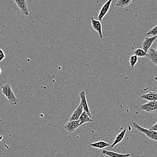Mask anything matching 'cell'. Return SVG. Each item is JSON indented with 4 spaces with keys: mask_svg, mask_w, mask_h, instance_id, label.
Wrapping results in <instances>:
<instances>
[{
    "mask_svg": "<svg viewBox=\"0 0 157 157\" xmlns=\"http://www.w3.org/2000/svg\"><path fill=\"white\" fill-rule=\"evenodd\" d=\"M2 93L6 97L9 103L11 105H17L19 100L15 95L10 83H6L1 86Z\"/></svg>",
    "mask_w": 157,
    "mask_h": 157,
    "instance_id": "cell-1",
    "label": "cell"
},
{
    "mask_svg": "<svg viewBox=\"0 0 157 157\" xmlns=\"http://www.w3.org/2000/svg\"><path fill=\"white\" fill-rule=\"evenodd\" d=\"M132 124L134 127L138 131L144 134L148 138H150L151 140L157 141V132L143 128L135 122H133Z\"/></svg>",
    "mask_w": 157,
    "mask_h": 157,
    "instance_id": "cell-2",
    "label": "cell"
},
{
    "mask_svg": "<svg viewBox=\"0 0 157 157\" xmlns=\"http://www.w3.org/2000/svg\"><path fill=\"white\" fill-rule=\"evenodd\" d=\"M140 109L146 112L157 113V101H149L140 105Z\"/></svg>",
    "mask_w": 157,
    "mask_h": 157,
    "instance_id": "cell-3",
    "label": "cell"
},
{
    "mask_svg": "<svg viewBox=\"0 0 157 157\" xmlns=\"http://www.w3.org/2000/svg\"><path fill=\"white\" fill-rule=\"evenodd\" d=\"M79 95H80V98H81V102L80 104L82 105L83 107V110L90 116L92 117L91 114L90 110L89 108V105L87 103L86 96V92L85 91H81L79 93Z\"/></svg>",
    "mask_w": 157,
    "mask_h": 157,
    "instance_id": "cell-4",
    "label": "cell"
},
{
    "mask_svg": "<svg viewBox=\"0 0 157 157\" xmlns=\"http://www.w3.org/2000/svg\"><path fill=\"white\" fill-rule=\"evenodd\" d=\"M79 124H80V122L79 120L69 121L65 125L64 128L68 132L72 133L75 131L76 129L80 126Z\"/></svg>",
    "mask_w": 157,
    "mask_h": 157,
    "instance_id": "cell-5",
    "label": "cell"
},
{
    "mask_svg": "<svg viewBox=\"0 0 157 157\" xmlns=\"http://www.w3.org/2000/svg\"><path fill=\"white\" fill-rule=\"evenodd\" d=\"M113 1V0H108L102 6L98 16V19L99 21H102L104 16H106V14L109 10Z\"/></svg>",
    "mask_w": 157,
    "mask_h": 157,
    "instance_id": "cell-6",
    "label": "cell"
},
{
    "mask_svg": "<svg viewBox=\"0 0 157 157\" xmlns=\"http://www.w3.org/2000/svg\"><path fill=\"white\" fill-rule=\"evenodd\" d=\"M17 6L21 10V12L25 16L29 15V11L28 8L26 0H14Z\"/></svg>",
    "mask_w": 157,
    "mask_h": 157,
    "instance_id": "cell-7",
    "label": "cell"
},
{
    "mask_svg": "<svg viewBox=\"0 0 157 157\" xmlns=\"http://www.w3.org/2000/svg\"><path fill=\"white\" fill-rule=\"evenodd\" d=\"M157 38V36H151V37L147 36V37H146L142 43L143 49L146 52H148L149 48L151 47Z\"/></svg>",
    "mask_w": 157,
    "mask_h": 157,
    "instance_id": "cell-8",
    "label": "cell"
},
{
    "mask_svg": "<svg viewBox=\"0 0 157 157\" xmlns=\"http://www.w3.org/2000/svg\"><path fill=\"white\" fill-rule=\"evenodd\" d=\"M91 24L93 28L99 34L100 38H102V24L99 20H97L94 19L93 17H91Z\"/></svg>",
    "mask_w": 157,
    "mask_h": 157,
    "instance_id": "cell-9",
    "label": "cell"
},
{
    "mask_svg": "<svg viewBox=\"0 0 157 157\" xmlns=\"http://www.w3.org/2000/svg\"><path fill=\"white\" fill-rule=\"evenodd\" d=\"M83 111L84 110H83V107L80 103L77 108L73 113L72 114L69 119V121L78 120V118L80 117V115H81Z\"/></svg>",
    "mask_w": 157,
    "mask_h": 157,
    "instance_id": "cell-10",
    "label": "cell"
},
{
    "mask_svg": "<svg viewBox=\"0 0 157 157\" xmlns=\"http://www.w3.org/2000/svg\"><path fill=\"white\" fill-rule=\"evenodd\" d=\"M141 98L149 101H157V92L151 91L147 94H143Z\"/></svg>",
    "mask_w": 157,
    "mask_h": 157,
    "instance_id": "cell-11",
    "label": "cell"
},
{
    "mask_svg": "<svg viewBox=\"0 0 157 157\" xmlns=\"http://www.w3.org/2000/svg\"><path fill=\"white\" fill-rule=\"evenodd\" d=\"M80 124L79 126H81L83 124L85 123H88V122H94L93 119L92 118V117H90L89 115L85 111H83L80 117L78 118Z\"/></svg>",
    "mask_w": 157,
    "mask_h": 157,
    "instance_id": "cell-12",
    "label": "cell"
},
{
    "mask_svg": "<svg viewBox=\"0 0 157 157\" xmlns=\"http://www.w3.org/2000/svg\"><path fill=\"white\" fill-rule=\"evenodd\" d=\"M126 130L125 129V130L121 131L120 133L118 134L117 135L114 141L113 144L111 146V148H113L115 145H116L118 143H120L123 140V138H124V137H125V134H126Z\"/></svg>",
    "mask_w": 157,
    "mask_h": 157,
    "instance_id": "cell-13",
    "label": "cell"
},
{
    "mask_svg": "<svg viewBox=\"0 0 157 157\" xmlns=\"http://www.w3.org/2000/svg\"><path fill=\"white\" fill-rule=\"evenodd\" d=\"M147 57L154 64L157 66V52L154 48H151L149 50Z\"/></svg>",
    "mask_w": 157,
    "mask_h": 157,
    "instance_id": "cell-14",
    "label": "cell"
},
{
    "mask_svg": "<svg viewBox=\"0 0 157 157\" xmlns=\"http://www.w3.org/2000/svg\"><path fill=\"white\" fill-rule=\"evenodd\" d=\"M102 153L103 155L109 156L110 157H128L131 155L130 154L123 155V154H118V153H115V152L107 151V150H103Z\"/></svg>",
    "mask_w": 157,
    "mask_h": 157,
    "instance_id": "cell-15",
    "label": "cell"
},
{
    "mask_svg": "<svg viewBox=\"0 0 157 157\" xmlns=\"http://www.w3.org/2000/svg\"><path fill=\"white\" fill-rule=\"evenodd\" d=\"M90 146L92 147H94L95 148H97V149H102L105 147L110 146V145L108 143L103 141H100L94 143L90 144Z\"/></svg>",
    "mask_w": 157,
    "mask_h": 157,
    "instance_id": "cell-16",
    "label": "cell"
},
{
    "mask_svg": "<svg viewBox=\"0 0 157 157\" xmlns=\"http://www.w3.org/2000/svg\"><path fill=\"white\" fill-rule=\"evenodd\" d=\"M132 1L133 0H117L116 6L120 8H124L129 6Z\"/></svg>",
    "mask_w": 157,
    "mask_h": 157,
    "instance_id": "cell-17",
    "label": "cell"
},
{
    "mask_svg": "<svg viewBox=\"0 0 157 157\" xmlns=\"http://www.w3.org/2000/svg\"><path fill=\"white\" fill-rule=\"evenodd\" d=\"M134 54L135 55L138 57H144L147 56L148 53L146 52L144 50L141 48H138L136 49L134 51Z\"/></svg>",
    "mask_w": 157,
    "mask_h": 157,
    "instance_id": "cell-18",
    "label": "cell"
},
{
    "mask_svg": "<svg viewBox=\"0 0 157 157\" xmlns=\"http://www.w3.org/2000/svg\"><path fill=\"white\" fill-rule=\"evenodd\" d=\"M138 62V57L134 55L131 56L130 58V64L132 68H134L135 65Z\"/></svg>",
    "mask_w": 157,
    "mask_h": 157,
    "instance_id": "cell-19",
    "label": "cell"
},
{
    "mask_svg": "<svg viewBox=\"0 0 157 157\" xmlns=\"http://www.w3.org/2000/svg\"><path fill=\"white\" fill-rule=\"evenodd\" d=\"M147 35L148 36H157V25L149 30L148 32H147Z\"/></svg>",
    "mask_w": 157,
    "mask_h": 157,
    "instance_id": "cell-20",
    "label": "cell"
},
{
    "mask_svg": "<svg viewBox=\"0 0 157 157\" xmlns=\"http://www.w3.org/2000/svg\"><path fill=\"white\" fill-rule=\"evenodd\" d=\"M149 130H151L155 131L157 132V122L154 126L149 128Z\"/></svg>",
    "mask_w": 157,
    "mask_h": 157,
    "instance_id": "cell-21",
    "label": "cell"
},
{
    "mask_svg": "<svg viewBox=\"0 0 157 157\" xmlns=\"http://www.w3.org/2000/svg\"><path fill=\"white\" fill-rule=\"evenodd\" d=\"M5 57L6 56L5 53L0 56V61H2L3 60H4V59L5 58Z\"/></svg>",
    "mask_w": 157,
    "mask_h": 157,
    "instance_id": "cell-22",
    "label": "cell"
},
{
    "mask_svg": "<svg viewBox=\"0 0 157 157\" xmlns=\"http://www.w3.org/2000/svg\"><path fill=\"white\" fill-rule=\"evenodd\" d=\"M3 54H4V52L3 51L2 49H0V56Z\"/></svg>",
    "mask_w": 157,
    "mask_h": 157,
    "instance_id": "cell-23",
    "label": "cell"
},
{
    "mask_svg": "<svg viewBox=\"0 0 157 157\" xmlns=\"http://www.w3.org/2000/svg\"><path fill=\"white\" fill-rule=\"evenodd\" d=\"M155 81H157V77H155Z\"/></svg>",
    "mask_w": 157,
    "mask_h": 157,
    "instance_id": "cell-24",
    "label": "cell"
},
{
    "mask_svg": "<svg viewBox=\"0 0 157 157\" xmlns=\"http://www.w3.org/2000/svg\"><path fill=\"white\" fill-rule=\"evenodd\" d=\"M1 72H2V70H1V68H0V75H1Z\"/></svg>",
    "mask_w": 157,
    "mask_h": 157,
    "instance_id": "cell-25",
    "label": "cell"
},
{
    "mask_svg": "<svg viewBox=\"0 0 157 157\" xmlns=\"http://www.w3.org/2000/svg\"><path fill=\"white\" fill-rule=\"evenodd\" d=\"M156 52H157V46L156 50Z\"/></svg>",
    "mask_w": 157,
    "mask_h": 157,
    "instance_id": "cell-26",
    "label": "cell"
}]
</instances>
